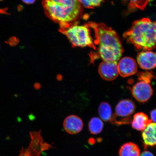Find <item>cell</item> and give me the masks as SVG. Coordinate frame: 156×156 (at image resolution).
Instances as JSON below:
<instances>
[{"label": "cell", "instance_id": "obj_22", "mask_svg": "<svg viewBox=\"0 0 156 156\" xmlns=\"http://www.w3.org/2000/svg\"><path fill=\"white\" fill-rule=\"evenodd\" d=\"M140 156H154L153 154L149 151H145L142 153Z\"/></svg>", "mask_w": 156, "mask_h": 156}, {"label": "cell", "instance_id": "obj_18", "mask_svg": "<svg viewBox=\"0 0 156 156\" xmlns=\"http://www.w3.org/2000/svg\"><path fill=\"white\" fill-rule=\"evenodd\" d=\"M80 2L85 8L87 9H93L99 6L103 0H79Z\"/></svg>", "mask_w": 156, "mask_h": 156}, {"label": "cell", "instance_id": "obj_23", "mask_svg": "<svg viewBox=\"0 0 156 156\" xmlns=\"http://www.w3.org/2000/svg\"><path fill=\"white\" fill-rule=\"evenodd\" d=\"M36 0H22V1L25 3L27 4H30L34 3Z\"/></svg>", "mask_w": 156, "mask_h": 156}, {"label": "cell", "instance_id": "obj_19", "mask_svg": "<svg viewBox=\"0 0 156 156\" xmlns=\"http://www.w3.org/2000/svg\"><path fill=\"white\" fill-rule=\"evenodd\" d=\"M139 79L141 80V81H143L147 82L150 83L151 80L153 78V75L150 73H140L139 76Z\"/></svg>", "mask_w": 156, "mask_h": 156}, {"label": "cell", "instance_id": "obj_16", "mask_svg": "<svg viewBox=\"0 0 156 156\" xmlns=\"http://www.w3.org/2000/svg\"><path fill=\"white\" fill-rule=\"evenodd\" d=\"M104 124L102 121L97 117L91 119L89 123V129L90 132L93 134L100 133L102 131Z\"/></svg>", "mask_w": 156, "mask_h": 156}, {"label": "cell", "instance_id": "obj_14", "mask_svg": "<svg viewBox=\"0 0 156 156\" xmlns=\"http://www.w3.org/2000/svg\"><path fill=\"white\" fill-rule=\"evenodd\" d=\"M140 149L138 146L132 142H128L123 145L119 151L120 156H140Z\"/></svg>", "mask_w": 156, "mask_h": 156}, {"label": "cell", "instance_id": "obj_20", "mask_svg": "<svg viewBox=\"0 0 156 156\" xmlns=\"http://www.w3.org/2000/svg\"><path fill=\"white\" fill-rule=\"evenodd\" d=\"M19 40L15 38H12L9 39V43L11 46H14L18 43Z\"/></svg>", "mask_w": 156, "mask_h": 156}, {"label": "cell", "instance_id": "obj_17", "mask_svg": "<svg viewBox=\"0 0 156 156\" xmlns=\"http://www.w3.org/2000/svg\"><path fill=\"white\" fill-rule=\"evenodd\" d=\"M129 1L128 10L129 12L136 9L144 10L151 0H125Z\"/></svg>", "mask_w": 156, "mask_h": 156}, {"label": "cell", "instance_id": "obj_12", "mask_svg": "<svg viewBox=\"0 0 156 156\" xmlns=\"http://www.w3.org/2000/svg\"><path fill=\"white\" fill-rule=\"evenodd\" d=\"M142 137L146 146H156V123L150 124L142 132Z\"/></svg>", "mask_w": 156, "mask_h": 156}, {"label": "cell", "instance_id": "obj_21", "mask_svg": "<svg viewBox=\"0 0 156 156\" xmlns=\"http://www.w3.org/2000/svg\"><path fill=\"white\" fill-rule=\"evenodd\" d=\"M151 120L156 123V109L151 111Z\"/></svg>", "mask_w": 156, "mask_h": 156}, {"label": "cell", "instance_id": "obj_7", "mask_svg": "<svg viewBox=\"0 0 156 156\" xmlns=\"http://www.w3.org/2000/svg\"><path fill=\"white\" fill-rule=\"evenodd\" d=\"M132 93L138 102H147L153 95V90L150 83L141 81L132 87Z\"/></svg>", "mask_w": 156, "mask_h": 156}, {"label": "cell", "instance_id": "obj_13", "mask_svg": "<svg viewBox=\"0 0 156 156\" xmlns=\"http://www.w3.org/2000/svg\"><path fill=\"white\" fill-rule=\"evenodd\" d=\"M152 120L143 112H138L134 115L132 122V128L138 131L144 130L148 125L151 123Z\"/></svg>", "mask_w": 156, "mask_h": 156}, {"label": "cell", "instance_id": "obj_8", "mask_svg": "<svg viewBox=\"0 0 156 156\" xmlns=\"http://www.w3.org/2000/svg\"><path fill=\"white\" fill-rule=\"evenodd\" d=\"M98 72L101 77L105 80H114L118 77L119 73L117 62H102L99 65Z\"/></svg>", "mask_w": 156, "mask_h": 156}, {"label": "cell", "instance_id": "obj_1", "mask_svg": "<svg viewBox=\"0 0 156 156\" xmlns=\"http://www.w3.org/2000/svg\"><path fill=\"white\" fill-rule=\"evenodd\" d=\"M42 5L47 16L61 29L77 23L83 13L79 0H43Z\"/></svg>", "mask_w": 156, "mask_h": 156}, {"label": "cell", "instance_id": "obj_4", "mask_svg": "<svg viewBox=\"0 0 156 156\" xmlns=\"http://www.w3.org/2000/svg\"><path fill=\"white\" fill-rule=\"evenodd\" d=\"M77 24L76 23L64 29L60 28L59 31L67 36L73 47L88 46L96 49L88 24L87 23L83 25Z\"/></svg>", "mask_w": 156, "mask_h": 156}, {"label": "cell", "instance_id": "obj_9", "mask_svg": "<svg viewBox=\"0 0 156 156\" xmlns=\"http://www.w3.org/2000/svg\"><path fill=\"white\" fill-rule=\"evenodd\" d=\"M118 66L119 73L123 77L134 75L137 71V64L131 58H123L119 62Z\"/></svg>", "mask_w": 156, "mask_h": 156}, {"label": "cell", "instance_id": "obj_24", "mask_svg": "<svg viewBox=\"0 0 156 156\" xmlns=\"http://www.w3.org/2000/svg\"><path fill=\"white\" fill-rule=\"evenodd\" d=\"M34 87L35 89H38L40 88V84L38 83H36L34 84Z\"/></svg>", "mask_w": 156, "mask_h": 156}, {"label": "cell", "instance_id": "obj_5", "mask_svg": "<svg viewBox=\"0 0 156 156\" xmlns=\"http://www.w3.org/2000/svg\"><path fill=\"white\" fill-rule=\"evenodd\" d=\"M136 106L129 99L121 101L116 106L115 112L112 115L110 122L117 126L129 124L132 122L131 115L135 111Z\"/></svg>", "mask_w": 156, "mask_h": 156}, {"label": "cell", "instance_id": "obj_15", "mask_svg": "<svg viewBox=\"0 0 156 156\" xmlns=\"http://www.w3.org/2000/svg\"><path fill=\"white\" fill-rule=\"evenodd\" d=\"M98 114L102 120L106 122H110L113 115L110 105L106 102L101 103L99 107Z\"/></svg>", "mask_w": 156, "mask_h": 156}, {"label": "cell", "instance_id": "obj_10", "mask_svg": "<svg viewBox=\"0 0 156 156\" xmlns=\"http://www.w3.org/2000/svg\"><path fill=\"white\" fill-rule=\"evenodd\" d=\"M137 62L140 67L150 70L156 67V53L151 51H142L138 55Z\"/></svg>", "mask_w": 156, "mask_h": 156}, {"label": "cell", "instance_id": "obj_2", "mask_svg": "<svg viewBox=\"0 0 156 156\" xmlns=\"http://www.w3.org/2000/svg\"><path fill=\"white\" fill-rule=\"evenodd\" d=\"M87 24L94 31L95 43L98 46V54L103 61L118 62L124 49L117 33L104 23L89 22Z\"/></svg>", "mask_w": 156, "mask_h": 156}, {"label": "cell", "instance_id": "obj_3", "mask_svg": "<svg viewBox=\"0 0 156 156\" xmlns=\"http://www.w3.org/2000/svg\"><path fill=\"white\" fill-rule=\"evenodd\" d=\"M123 36L138 50H153L156 47V21L147 18L135 21Z\"/></svg>", "mask_w": 156, "mask_h": 156}, {"label": "cell", "instance_id": "obj_11", "mask_svg": "<svg viewBox=\"0 0 156 156\" xmlns=\"http://www.w3.org/2000/svg\"><path fill=\"white\" fill-rule=\"evenodd\" d=\"M64 129L68 133L75 134L79 133L82 130L83 123L81 118L72 115L67 117L63 122Z\"/></svg>", "mask_w": 156, "mask_h": 156}, {"label": "cell", "instance_id": "obj_6", "mask_svg": "<svg viewBox=\"0 0 156 156\" xmlns=\"http://www.w3.org/2000/svg\"><path fill=\"white\" fill-rule=\"evenodd\" d=\"M31 141L28 148H22L19 156H40L42 152L52 147L50 144L44 142L41 131L31 132Z\"/></svg>", "mask_w": 156, "mask_h": 156}]
</instances>
